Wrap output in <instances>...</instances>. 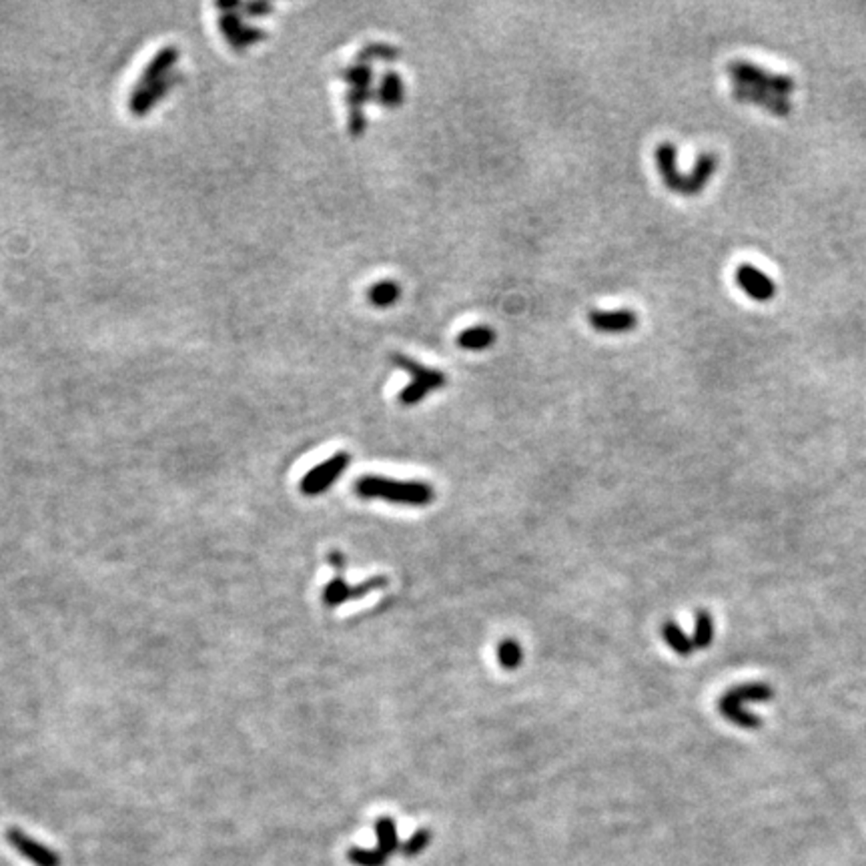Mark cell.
Returning a JSON list of instances; mask_svg holds the SVG:
<instances>
[{"instance_id":"cell-21","label":"cell","mask_w":866,"mask_h":866,"mask_svg":"<svg viewBox=\"0 0 866 866\" xmlns=\"http://www.w3.org/2000/svg\"><path fill=\"white\" fill-rule=\"evenodd\" d=\"M341 81L349 84V89H371L373 82V68L370 65H351L339 71Z\"/></svg>"},{"instance_id":"cell-10","label":"cell","mask_w":866,"mask_h":866,"mask_svg":"<svg viewBox=\"0 0 866 866\" xmlns=\"http://www.w3.org/2000/svg\"><path fill=\"white\" fill-rule=\"evenodd\" d=\"M588 321L600 333H630L638 327V316L632 309L589 311Z\"/></svg>"},{"instance_id":"cell-9","label":"cell","mask_w":866,"mask_h":866,"mask_svg":"<svg viewBox=\"0 0 866 866\" xmlns=\"http://www.w3.org/2000/svg\"><path fill=\"white\" fill-rule=\"evenodd\" d=\"M716 167H718V157L714 152H704V155H700L698 160H696L692 173L682 175L678 195L698 197L702 191L706 189L712 175L716 171Z\"/></svg>"},{"instance_id":"cell-23","label":"cell","mask_w":866,"mask_h":866,"mask_svg":"<svg viewBox=\"0 0 866 866\" xmlns=\"http://www.w3.org/2000/svg\"><path fill=\"white\" fill-rule=\"evenodd\" d=\"M714 638V622L706 610H698L696 614V628H694V646L696 648H708Z\"/></svg>"},{"instance_id":"cell-5","label":"cell","mask_w":866,"mask_h":866,"mask_svg":"<svg viewBox=\"0 0 866 866\" xmlns=\"http://www.w3.org/2000/svg\"><path fill=\"white\" fill-rule=\"evenodd\" d=\"M327 562L335 568V578L329 581L324 589V604L329 605V608H337V605H341L349 600H359V597H363L365 594L373 592V589H381V588L387 586L386 576H373L367 581H363V584L349 586L347 581L343 580L345 558L339 550L329 551Z\"/></svg>"},{"instance_id":"cell-22","label":"cell","mask_w":866,"mask_h":866,"mask_svg":"<svg viewBox=\"0 0 866 866\" xmlns=\"http://www.w3.org/2000/svg\"><path fill=\"white\" fill-rule=\"evenodd\" d=\"M497 660H500L502 668H505V670L519 668V666H522V662H524L522 646H519V644L511 638L502 640L500 646H497Z\"/></svg>"},{"instance_id":"cell-3","label":"cell","mask_w":866,"mask_h":866,"mask_svg":"<svg viewBox=\"0 0 866 866\" xmlns=\"http://www.w3.org/2000/svg\"><path fill=\"white\" fill-rule=\"evenodd\" d=\"M774 692L766 684H742L734 686L718 700V710L728 722L740 728H761L762 718L745 710V702H766L772 700Z\"/></svg>"},{"instance_id":"cell-24","label":"cell","mask_w":866,"mask_h":866,"mask_svg":"<svg viewBox=\"0 0 866 866\" xmlns=\"http://www.w3.org/2000/svg\"><path fill=\"white\" fill-rule=\"evenodd\" d=\"M347 858L357 866H386L389 861V856L383 854L379 848H359V846L349 848Z\"/></svg>"},{"instance_id":"cell-14","label":"cell","mask_w":866,"mask_h":866,"mask_svg":"<svg viewBox=\"0 0 866 866\" xmlns=\"http://www.w3.org/2000/svg\"><path fill=\"white\" fill-rule=\"evenodd\" d=\"M221 28H223V35L227 36V41L233 44L237 49H245L251 43H257L265 38L263 30L247 28L243 27V22L235 17V14H221Z\"/></svg>"},{"instance_id":"cell-7","label":"cell","mask_w":866,"mask_h":866,"mask_svg":"<svg viewBox=\"0 0 866 866\" xmlns=\"http://www.w3.org/2000/svg\"><path fill=\"white\" fill-rule=\"evenodd\" d=\"M6 842L35 866H60V856L55 850L30 839L25 831L14 829L12 826V829L6 831Z\"/></svg>"},{"instance_id":"cell-4","label":"cell","mask_w":866,"mask_h":866,"mask_svg":"<svg viewBox=\"0 0 866 866\" xmlns=\"http://www.w3.org/2000/svg\"><path fill=\"white\" fill-rule=\"evenodd\" d=\"M728 74H730L732 82L736 84H745L748 89L761 90V93H768L774 97L788 98V95L796 89L792 76L768 73L758 65L748 63V60H732L728 65Z\"/></svg>"},{"instance_id":"cell-1","label":"cell","mask_w":866,"mask_h":866,"mask_svg":"<svg viewBox=\"0 0 866 866\" xmlns=\"http://www.w3.org/2000/svg\"><path fill=\"white\" fill-rule=\"evenodd\" d=\"M355 494L363 500H386L400 505H427L433 502V488L425 481H397L381 475H363L355 481Z\"/></svg>"},{"instance_id":"cell-20","label":"cell","mask_w":866,"mask_h":866,"mask_svg":"<svg viewBox=\"0 0 866 866\" xmlns=\"http://www.w3.org/2000/svg\"><path fill=\"white\" fill-rule=\"evenodd\" d=\"M402 57V52L394 44H383V43H373L367 44L357 55L359 65H371V60H386V63H394Z\"/></svg>"},{"instance_id":"cell-16","label":"cell","mask_w":866,"mask_h":866,"mask_svg":"<svg viewBox=\"0 0 866 866\" xmlns=\"http://www.w3.org/2000/svg\"><path fill=\"white\" fill-rule=\"evenodd\" d=\"M495 343V332L488 325H475L457 335V345L467 351H484Z\"/></svg>"},{"instance_id":"cell-11","label":"cell","mask_w":866,"mask_h":866,"mask_svg":"<svg viewBox=\"0 0 866 866\" xmlns=\"http://www.w3.org/2000/svg\"><path fill=\"white\" fill-rule=\"evenodd\" d=\"M732 95H734L736 101L764 106V109H768L772 114H778V117H786V114L792 111V105L788 103V98L774 97L768 93H761V90L748 89V87H745V84L732 82Z\"/></svg>"},{"instance_id":"cell-17","label":"cell","mask_w":866,"mask_h":866,"mask_svg":"<svg viewBox=\"0 0 866 866\" xmlns=\"http://www.w3.org/2000/svg\"><path fill=\"white\" fill-rule=\"evenodd\" d=\"M400 297H402V289L392 279L378 281L375 285L370 287V291H367V299H370L373 308H379V309L392 308Z\"/></svg>"},{"instance_id":"cell-8","label":"cell","mask_w":866,"mask_h":866,"mask_svg":"<svg viewBox=\"0 0 866 866\" xmlns=\"http://www.w3.org/2000/svg\"><path fill=\"white\" fill-rule=\"evenodd\" d=\"M736 285H738L745 293L754 299V301H770L776 295V283H774L768 275L758 269L754 265H740L734 273Z\"/></svg>"},{"instance_id":"cell-25","label":"cell","mask_w":866,"mask_h":866,"mask_svg":"<svg viewBox=\"0 0 866 866\" xmlns=\"http://www.w3.org/2000/svg\"><path fill=\"white\" fill-rule=\"evenodd\" d=\"M429 842H432V832H429L427 829H419L408 842H403L400 853L403 856H417V854L424 853Z\"/></svg>"},{"instance_id":"cell-19","label":"cell","mask_w":866,"mask_h":866,"mask_svg":"<svg viewBox=\"0 0 866 866\" xmlns=\"http://www.w3.org/2000/svg\"><path fill=\"white\" fill-rule=\"evenodd\" d=\"M662 636H664L666 644H668L674 652L680 654V656H690L696 650L694 640L688 638V636L682 632V628L676 622H670V620L668 622H664Z\"/></svg>"},{"instance_id":"cell-13","label":"cell","mask_w":866,"mask_h":866,"mask_svg":"<svg viewBox=\"0 0 866 866\" xmlns=\"http://www.w3.org/2000/svg\"><path fill=\"white\" fill-rule=\"evenodd\" d=\"M654 159H656V167H658V171H660V177L664 181V185L668 187L672 193H678L680 183H682V175H680L678 165H676V159H678L676 147H674L672 143H660L654 151Z\"/></svg>"},{"instance_id":"cell-12","label":"cell","mask_w":866,"mask_h":866,"mask_svg":"<svg viewBox=\"0 0 866 866\" xmlns=\"http://www.w3.org/2000/svg\"><path fill=\"white\" fill-rule=\"evenodd\" d=\"M177 59H179V51L175 47H167L160 52H157L155 59H152L149 66L144 68V73L141 74L139 84H137L135 90L149 89V87H152V84L168 79V71H171V66L175 65V60Z\"/></svg>"},{"instance_id":"cell-2","label":"cell","mask_w":866,"mask_h":866,"mask_svg":"<svg viewBox=\"0 0 866 866\" xmlns=\"http://www.w3.org/2000/svg\"><path fill=\"white\" fill-rule=\"evenodd\" d=\"M392 363L397 370H403L405 373L411 375L410 386L397 395L402 405H417L432 392H440V389L446 387L448 383V378L443 371L435 370V367H427L403 354H394Z\"/></svg>"},{"instance_id":"cell-6","label":"cell","mask_w":866,"mask_h":866,"mask_svg":"<svg viewBox=\"0 0 866 866\" xmlns=\"http://www.w3.org/2000/svg\"><path fill=\"white\" fill-rule=\"evenodd\" d=\"M349 462H351L349 454H345V451H339V454H335V456H332L329 459H325L324 464L316 465L309 473L303 475L301 484H299V489H301V494H305V495L325 494L327 489L332 488L335 484V481L341 478L343 472L347 470Z\"/></svg>"},{"instance_id":"cell-18","label":"cell","mask_w":866,"mask_h":866,"mask_svg":"<svg viewBox=\"0 0 866 866\" xmlns=\"http://www.w3.org/2000/svg\"><path fill=\"white\" fill-rule=\"evenodd\" d=\"M375 834H378V848L386 856H392L394 853L402 848L400 839H397V829L394 818L389 816H379L378 823H375Z\"/></svg>"},{"instance_id":"cell-15","label":"cell","mask_w":866,"mask_h":866,"mask_svg":"<svg viewBox=\"0 0 866 866\" xmlns=\"http://www.w3.org/2000/svg\"><path fill=\"white\" fill-rule=\"evenodd\" d=\"M405 98V87L403 79L395 71H387L381 76L379 89L375 90V101L381 106H387V109H397V106L403 105Z\"/></svg>"}]
</instances>
